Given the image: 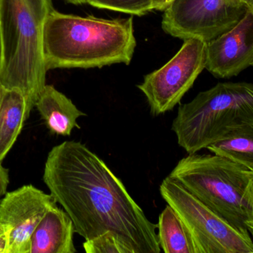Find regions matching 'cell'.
I'll use <instances>...</instances> for the list:
<instances>
[{"label":"cell","mask_w":253,"mask_h":253,"mask_svg":"<svg viewBox=\"0 0 253 253\" xmlns=\"http://www.w3.org/2000/svg\"><path fill=\"white\" fill-rule=\"evenodd\" d=\"M43 181L84 240L117 234L133 253H160L157 224L150 221L123 181L80 141H65L49 152Z\"/></svg>","instance_id":"cell-1"},{"label":"cell","mask_w":253,"mask_h":253,"mask_svg":"<svg viewBox=\"0 0 253 253\" xmlns=\"http://www.w3.org/2000/svg\"><path fill=\"white\" fill-rule=\"evenodd\" d=\"M135 47L132 16L105 19L53 9L44 24L43 53L47 71L129 65Z\"/></svg>","instance_id":"cell-2"},{"label":"cell","mask_w":253,"mask_h":253,"mask_svg":"<svg viewBox=\"0 0 253 253\" xmlns=\"http://www.w3.org/2000/svg\"><path fill=\"white\" fill-rule=\"evenodd\" d=\"M53 9L52 0H0L3 51L0 85L23 94L29 115L46 85L43 34Z\"/></svg>","instance_id":"cell-3"},{"label":"cell","mask_w":253,"mask_h":253,"mask_svg":"<svg viewBox=\"0 0 253 253\" xmlns=\"http://www.w3.org/2000/svg\"><path fill=\"white\" fill-rule=\"evenodd\" d=\"M251 171L218 154H188L168 176L244 236L253 221Z\"/></svg>","instance_id":"cell-4"},{"label":"cell","mask_w":253,"mask_h":253,"mask_svg":"<svg viewBox=\"0 0 253 253\" xmlns=\"http://www.w3.org/2000/svg\"><path fill=\"white\" fill-rule=\"evenodd\" d=\"M253 123V83H218L179 105L172 131L187 154L208 148Z\"/></svg>","instance_id":"cell-5"},{"label":"cell","mask_w":253,"mask_h":253,"mask_svg":"<svg viewBox=\"0 0 253 253\" xmlns=\"http://www.w3.org/2000/svg\"><path fill=\"white\" fill-rule=\"evenodd\" d=\"M159 190L190 232L196 253H253L252 238L235 230L179 182L168 176Z\"/></svg>","instance_id":"cell-6"},{"label":"cell","mask_w":253,"mask_h":253,"mask_svg":"<svg viewBox=\"0 0 253 253\" xmlns=\"http://www.w3.org/2000/svg\"><path fill=\"white\" fill-rule=\"evenodd\" d=\"M248 9L242 0H172L164 10L162 28L175 38L209 43L236 26Z\"/></svg>","instance_id":"cell-7"},{"label":"cell","mask_w":253,"mask_h":253,"mask_svg":"<svg viewBox=\"0 0 253 253\" xmlns=\"http://www.w3.org/2000/svg\"><path fill=\"white\" fill-rule=\"evenodd\" d=\"M206 61V42L188 39L172 59L147 74L138 89L147 98L152 114H165L180 103L205 69Z\"/></svg>","instance_id":"cell-8"},{"label":"cell","mask_w":253,"mask_h":253,"mask_svg":"<svg viewBox=\"0 0 253 253\" xmlns=\"http://www.w3.org/2000/svg\"><path fill=\"white\" fill-rule=\"evenodd\" d=\"M56 206L51 194L31 184L6 193L0 200V222L11 228L8 253H30L34 230L46 212Z\"/></svg>","instance_id":"cell-9"},{"label":"cell","mask_w":253,"mask_h":253,"mask_svg":"<svg viewBox=\"0 0 253 253\" xmlns=\"http://www.w3.org/2000/svg\"><path fill=\"white\" fill-rule=\"evenodd\" d=\"M253 62V9L227 32L207 43L205 68L219 79L239 75Z\"/></svg>","instance_id":"cell-10"},{"label":"cell","mask_w":253,"mask_h":253,"mask_svg":"<svg viewBox=\"0 0 253 253\" xmlns=\"http://www.w3.org/2000/svg\"><path fill=\"white\" fill-rule=\"evenodd\" d=\"M75 227L59 206L49 209L33 233L30 253H76Z\"/></svg>","instance_id":"cell-11"},{"label":"cell","mask_w":253,"mask_h":253,"mask_svg":"<svg viewBox=\"0 0 253 253\" xmlns=\"http://www.w3.org/2000/svg\"><path fill=\"white\" fill-rule=\"evenodd\" d=\"M35 106L49 131L60 136H70L75 128L81 129L77 119L87 116L52 85L44 86Z\"/></svg>","instance_id":"cell-12"},{"label":"cell","mask_w":253,"mask_h":253,"mask_svg":"<svg viewBox=\"0 0 253 253\" xmlns=\"http://www.w3.org/2000/svg\"><path fill=\"white\" fill-rule=\"evenodd\" d=\"M29 117L23 94L17 89L2 87L0 95V163L14 145Z\"/></svg>","instance_id":"cell-13"},{"label":"cell","mask_w":253,"mask_h":253,"mask_svg":"<svg viewBox=\"0 0 253 253\" xmlns=\"http://www.w3.org/2000/svg\"><path fill=\"white\" fill-rule=\"evenodd\" d=\"M158 242L165 253H196V247L182 220L169 205L159 217Z\"/></svg>","instance_id":"cell-14"},{"label":"cell","mask_w":253,"mask_h":253,"mask_svg":"<svg viewBox=\"0 0 253 253\" xmlns=\"http://www.w3.org/2000/svg\"><path fill=\"white\" fill-rule=\"evenodd\" d=\"M207 149L253 172V123L240 126Z\"/></svg>","instance_id":"cell-15"},{"label":"cell","mask_w":253,"mask_h":253,"mask_svg":"<svg viewBox=\"0 0 253 253\" xmlns=\"http://www.w3.org/2000/svg\"><path fill=\"white\" fill-rule=\"evenodd\" d=\"M87 4L99 9L114 10L142 16L153 10V0H87Z\"/></svg>","instance_id":"cell-16"},{"label":"cell","mask_w":253,"mask_h":253,"mask_svg":"<svg viewBox=\"0 0 253 253\" xmlns=\"http://www.w3.org/2000/svg\"><path fill=\"white\" fill-rule=\"evenodd\" d=\"M83 248L87 253H133L117 234L111 231L85 241Z\"/></svg>","instance_id":"cell-17"},{"label":"cell","mask_w":253,"mask_h":253,"mask_svg":"<svg viewBox=\"0 0 253 253\" xmlns=\"http://www.w3.org/2000/svg\"><path fill=\"white\" fill-rule=\"evenodd\" d=\"M10 232V226L0 222V253H8Z\"/></svg>","instance_id":"cell-18"},{"label":"cell","mask_w":253,"mask_h":253,"mask_svg":"<svg viewBox=\"0 0 253 253\" xmlns=\"http://www.w3.org/2000/svg\"><path fill=\"white\" fill-rule=\"evenodd\" d=\"M9 171L0 164V200L7 193V186L9 184Z\"/></svg>","instance_id":"cell-19"},{"label":"cell","mask_w":253,"mask_h":253,"mask_svg":"<svg viewBox=\"0 0 253 253\" xmlns=\"http://www.w3.org/2000/svg\"><path fill=\"white\" fill-rule=\"evenodd\" d=\"M172 0H153V10L164 11Z\"/></svg>","instance_id":"cell-20"},{"label":"cell","mask_w":253,"mask_h":253,"mask_svg":"<svg viewBox=\"0 0 253 253\" xmlns=\"http://www.w3.org/2000/svg\"><path fill=\"white\" fill-rule=\"evenodd\" d=\"M2 37H1V12H0V71L2 65Z\"/></svg>","instance_id":"cell-21"},{"label":"cell","mask_w":253,"mask_h":253,"mask_svg":"<svg viewBox=\"0 0 253 253\" xmlns=\"http://www.w3.org/2000/svg\"><path fill=\"white\" fill-rule=\"evenodd\" d=\"M65 1H66L67 2L71 3V4H77V5L86 4V3H87V0H65Z\"/></svg>","instance_id":"cell-22"},{"label":"cell","mask_w":253,"mask_h":253,"mask_svg":"<svg viewBox=\"0 0 253 253\" xmlns=\"http://www.w3.org/2000/svg\"><path fill=\"white\" fill-rule=\"evenodd\" d=\"M248 230H249L250 234H251V238L253 242V221H250L248 224Z\"/></svg>","instance_id":"cell-23"},{"label":"cell","mask_w":253,"mask_h":253,"mask_svg":"<svg viewBox=\"0 0 253 253\" xmlns=\"http://www.w3.org/2000/svg\"><path fill=\"white\" fill-rule=\"evenodd\" d=\"M242 1H244L249 8L253 9V0H242Z\"/></svg>","instance_id":"cell-24"},{"label":"cell","mask_w":253,"mask_h":253,"mask_svg":"<svg viewBox=\"0 0 253 253\" xmlns=\"http://www.w3.org/2000/svg\"><path fill=\"white\" fill-rule=\"evenodd\" d=\"M251 175H252V177H251V193H252L253 197V172H251Z\"/></svg>","instance_id":"cell-25"},{"label":"cell","mask_w":253,"mask_h":253,"mask_svg":"<svg viewBox=\"0 0 253 253\" xmlns=\"http://www.w3.org/2000/svg\"><path fill=\"white\" fill-rule=\"evenodd\" d=\"M1 89H2V87H1V85H0V95H1ZM0 164H1V163H0Z\"/></svg>","instance_id":"cell-26"},{"label":"cell","mask_w":253,"mask_h":253,"mask_svg":"<svg viewBox=\"0 0 253 253\" xmlns=\"http://www.w3.org/2000/svg\"><path fill=\"white\" fill-rule=\"evenodd\" d=\"M251 66H253V62L252 65H251Z\"/></svg>","instance_id":"cell-27"}]
</instances>
